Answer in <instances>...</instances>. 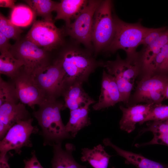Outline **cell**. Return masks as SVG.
Instances as JSON below:
<instances>
[{"label": "cell", "instance_id": "6da1fadb", "mask_svg": "<svg viewBox=\"0 0 168 168\" xmlns=\"http://www.w3.org/2000/svg\"><path fill=\"white\" fill-rule=\"evenodd\" d=\"M74 41L65 43L55 55L54 59L60 65L65 72L64 89L77 83L83 84L97 68L103 67L104 62L95 58L93 53L82 48Z\"/></svg>", "mask_w": 168, "mask_h": 168}, {"label": "cell", "instance_id": "7a4b0ae2", "mask_svg": "<svg viewBox=\"0 0 168 168\" xmlns=\"http://www.w3.org/2000/svg\"><path fill=\"white\" fill-rule=\"evenodd\" d=\"M64 102L57 99L47 100L33 113L41 129L44 145L52 146L65 139L73 138L66 131L62 121L60 111Z\"/></svg>", "mask_w": 168, "mask_h": 168}, {"label": "cell", "instance_id": "3957f363", "mask_svg": "<svg viewBox=\"0 0 168 168\" xmlns=\"http://www.w3.org/2000/svg\"><path fill=\"white\" fill-rule=\"evenodd\" d=\"M103 67L114 76L120 92L122 102L128 106L134 82L143 72L140 52L122 59L118 54L114 60L104 62Z\"/></svg>", "mask_w": 168, "mask_h": 168}, {"label": "cell", "instance_id": "277c9868", "mask_svg": "<svg viewBox=\"0 0 168 168\" xmlns=\"http://www.w3.org/2000/svg\"><path fill=\"white\" fill-rule=\"evenodd\" d=\"M114 31L113 38L104 51L114 53L121 49L127 56L134 55L137 47L142 44L145 37L154 28L144 27L139 22L130 24L113 15Z\"/></svg>", "mask_w": 168, "mask_h": 168}, {"label": "cell", "instance_id": "5b68a950", "mask_svg": "<svg viewBox=\"0 0 168 168\" xmlns=\"http://www.w3.org/2000/svg\"><path fill=\"white\" fill-rule=\"evenodd\" d=\"M135 91L130 96L127 107L141 102L159 104L165 99L168 75L161 72L144 74L140 76Z\"/></svg>", "mask_w": 168, "mask_h": 168}, {"label": "cell", "instance_id": "8992f818", "mask_svg": "<svg viewBox=\"0 0 168 168\" xmlns=\"http://www.w3.org/2000/svg\"><path fill=\"white\" fill-rule=\"evenodd\" d=\"M114 31L112 1H102L93 18L91 39L95 56L104 51L109 45L113 38Z\"/></svg>", "mask_w": 168, "mask_h": 168}, {"label": "cell", "instance_id": "52a82bcc", "mask_svg": "<svg viewBox=\"0 0 168 168\" xmlns=\"http://www.w3.org/2000/svg\"><path fill=\"white\" fill-rule=\"evenodd\" d=\"M102 1L89 0L74 21L63 28L65 35L70 36L76 43L83 44L93 53L91 33L93 18Z\"/></svg>", "mask_w": 168, "mask_h": 168}, {"label": "cell", "instance_id": "ba28073f", "mask_svg": "<svg viewBox=\"0 0 168 168\" xmlns=\"http://www.w3.org/2000/svg\"><path fill=\"white\" fill-rule=\"evenodd\" d=\"M35 82L46 100L57 99L64 89L65 72L60 64L54 59L49 65L33 71Z\"/></svg>", "mask_w": 168, "mask_h": 168}, {"label": "cell", "instance_id": "9c48e42d", "mask_svg": "<svg viewBox=\"0 0 168 168\" xmlns=\"http://www.w3.org/2000/svg\"><path fill=\"white\" fill-rule=\"evenodd\" d=\"M9 51L15 58L23 62L25 67L33 71L49 65L54 60L51 52L39 47L26 36L16 40Z\"/></svg>", "mask_w": 168, "mask_h": 168}, {"label": "cell", "instance_id": "30bf717a", "mask_svg": "<svg viewBox=\"0 0 168 168\" xmlns=\"http://www.w3.org/2000/svg\"><path fill=\"white\" fill-rule=\"evenodd\" d=\"M63 28H57L54 21H35L26 37L39 47L51 52L65 43Z\"/></svg>", "mask_w": 168, "mask_h": 168}, {"label": "cell", "instance_id": "8fae6325", "mask_svg": "<svg viewBox=\"0 0 168 168\" xmlns=\"http://www.w3.org/2000/svg\"><path fill=\"white\" fill-rule=\"evenodd\" d=\"M33 119L19 121L12 127L0 142V157L6 156L8 152L14 150L16 153L21 154L24 147H31L32 144L30 137L37 133L38 128L32 124Z\"/></svg>", "mask_w": 168, "mask_h": 168}, {"label": "cell", "instance_id": "7c38bea8", "mask_svg": "<svg viewBox=\"0 0 168 168\" xmlns=\"http://www.w3.org/2000/svg\"><path fill=\"white\" fill-rule=\"evenodd\" d=\"M11 80L18 97L23 104L34 109L35 105H39L46 100L35 82L33 71L24 66Z\"/></svg>", "mask_w": 168, "mask_h": 168}, {"label": "cell", "instance_id": "4fadbf2b", "mask_svg": "<svg viewBox=\"0 0 168 168\" xmlns=\"http://www.w3.org/2000/svg\"><path fill=\"white\" fill-rule=\"evenodd\" d=\"M31 118L25 105L5 103L0 106V139L2 140L9 129L18 122Z\"/></svg>", "mask_w": 168, "mask_h": 168}, {"label": "cell", "instance_id": "5bb4252c", "mask_svg": "<svg viewBox=\"0 0 168 168\" xmlns=\"http://www.w3.org/2000/svg\"><path fill=\"white\" fill-rule=\"evenodd\" d=\"M120 102H122V97L114 77L104 70L100 93L98 101L92 106L93 110H100Z\"/></svg>", "mask_w": 168, "mask_h": 168}, {"label": "cell", "instance_id": "9a60e30c", "mask_svg": "<svg viewBox=\"0 0 168 168\" xmlns=\"http://www.w3.org/2000/svg\"><path fill=\"white\" fill-rule=\"evenodd\" d=\"M153 104H138L127 107L120 105L122 116L119 122L121 129L128 133L135 129L137 123H140L147 117Z\"/></svg>", "mask_w": 168, "mask_h": 168}, {"label": "cell", "instance_id": "2e32d148", "mask_svg": "<svg viewBox=\"0 0 168 168\" xmlns=\"http://www.w3.org/2000/svg\"><path fill=\"white\" fill-rule=\"evenodd\" d=\"M103 143L105 146L112 147L118 155L124 158L127 164H132L137 168H168V165L151 160L140 154L120 148L112 143L109 138L104 139Z\"/></svg>", "mask_w": 168, "mask_h": 168}, {"label": "cell", "instance_id": "e0dca14e", "mask_svg": "<svg viewBox=\"0 0 168 168\" xmlns=\"http://www.w3.org/2000/svg\"><path fill=\"white\" fill-rule=\"evenodd\" d=\"M54 156L51 161L52 168H86L75 161L72 153L75 150L74 145L70 143L66 144L65 149L62 147V142L54 143Z\"/></svg>", "mask_w": 168, "mask_h": 168}, {"label": "cell", "instance_id": "ac0fdd59", "mask_svg": "<svg viewBox=\"0 0 168 168\" xmlns=\"http://www.w3.org/2000/svg\"><path fill=\"white\" fill-rule=\"evenodd\" d=\"M96 102L93 99L83 106L70 110V118L65 128L72 138L75 137L81 129L91 124L88 116L89 107Z\"/></svg>", "mask_w": 168, "mask_h": 168}, {"label": "cell", "instance_id": "d6986e66", "mask_svg": "<svg viewBox=\"0 0 168 168\" xmlns=\"http://www.w3.org/2000/svg\"><path fill=\"white\" fill-rule=\"evenodd\" d=\"M81 83H75L65 89L61 96L64 100V109L75 110L93 100L85 91Z\"/></svg>", "mask_w": 168, "mask_h": 168}, {"label": "cell", "instance_id": "ffe728a7", "mask_svg": "<svg viewBox=\"0 0 168 168\" xmlns=\"http://www.w3.org/2000/svg\"><path fill=\"white\" fill-rule=\"evenodd\" d=\"M85 0H62L58 2L55 11L57 14L55 20H62L65 26L69 25L75 19L88 2Z\"/></svg>", "mask_w": 168, "mask_h": 168}, {"label": "cell", "instance_id": "44dd1931", "mask_svg": "<svg viewBox=\"0 0 168 168\" xmlns=\"http://www.w3.org/2000/svg\"><path fill=\"white\" fill-rule=\"evenodd\" d=\"M148 131L153 133L152 139L149 142L136 144L135 146L136 147L152 144H161L168 146V120L152 121L148 123L147 127L140 131L139 134Z\"/></svg>", "mask_w": 168, "mask_h": 168}, {"label": "cell", "instance_id": "7402d4cb", "mask_svg": "<svg viewBox=\"0 0 168 168\" xmlns=\"http://www.w3.org/2000/svg\"><path fill=\"white\" fill-rule=\"evenodd\" d=\"M104 148L100 144L92 149L82 148L81 160L88 162L93 168H107L111 156L106 152Z\"/></svg>", "mask_w": 168, "mask_h": 168}, {"label": "cell", "instance_id": "603a6c76", "mask_svg": "<svg viewBox=\"0 0 168 168\" xmlns=\"http://www.w3.org/2000/svg\"><path fill=\"white\" fill-rule=\"evenodd\" d=\"M168 43V28L158 39L150 45L144 47L140 52L143 64L142 73L162 47Z\"/></svg>", "mask_w": 168, "mask_h": 168}, {"label": "cell", "instance_id": "cb8c5ba5", "mask_svg": "<svg viewBox=\"0 0 168 168\" xmlns=\"http://www.w3.org/2000/svg\"><path fill=\"white\" fill-rule=\"evenodd\" d=\"M24 63L15 58L9 51L1 54L0 73L12 79L18 72Z\"/></svg>", "mask_w": 168, "mask_h": 168}, {"label": "cell", "instance_id": "d4e9b609", "mask_svg": "<svg viewBox=\"0 0 168 168\" xmlns=\"http://www.w3.org/2000/svg\"><path fill=\"white\" fill-rule=\"evenodd\" d=\"M35 15L30 7L20 5L16 6L12 9L10 20L18 27H26L34 22Z\"/></svg>", "mask_w": 168, "mask_h": 168}, {"label": "cell", "instance_id": "484cf974", "mask_svg": "<svg viewBox=\"0 0 168 168\" xmlns=\"http://www.w3.org/2000/svg\"><path fill=\"white\" fill-rule=\"evenodd\" d=\"M34 12L35 15L43 20L53 21L52 12L55 11L58 2L51 0H26L24 1Z\"/></svg>", "mask_w": 168, "mask_h": 168}, {"label": "cell", "instance_id": "4316f807", "mask_svg": "<svg viewBox=\"0 0 168 168\" xmlns=\"http://www.w3.org/2000/svg\"><path fill=\"white\" fill-rule=\"evenodd\" d=\"M19 101L13 82H6L0 76V106L5 103H18Z\"/></svg>", "mask_w": 168, "mask_h": 168}, {"label": "cell", "instance_id": "83f0119b", "mask_svg": "<svg viewBox=\"0 0 168 168\" xmlns=\"http://www.w3.org/2000/svg\"><path fill=\"white\" fill-rule=\"evenodd\" d=\"M0 32L9 40L12 39L16 41L21 38L23 31L0 13Z\"/></svg>", "mask_w": 168, "mask_h": 168}, {"label": "cell", "instance_id": "f1b7e54d", "mask_svg": "<svg viewBox=\"0 0 168 168\" xmlns=\"http://www.w3.org/2000/svg\"><path fill=\"white\" fill-rule=\"evenodd\" d=\"M168 120V105L161 104H154L149 114L140 124L150 121H164Z\"/></svg>", "mask_w": 168, "mask_h": 168}, {"label": "cell", "instance_id": "f546056e", "mask_svg": "<svg viewBox=\"0 0 168 168\" xmlns=\"http://www.w3.org/2000/svg\"><path fill=\"white\" fill-rule=\"evenodd\" d=\"M167 29L166 26L158 28H154L144 38L141 44H143L144 47L150 45L154 41L158 39Z\"/></svg>", "mask_w": 168, "mask_h": 168}, {"label": "cell", "instance_id": "4dcf8cb0", "mask_svg": "<svg viewBox=\"0 0 168 168\" xmlns=\"http://www.w3.org/2000/svg\"><path fill=\"white\" fill-rule=\"evenodd\" d=\"M31 155L30 159L24 160L25 165L24 168H44L38 160L35 151L32 152Z\"/></svg>", "mask_w": 168, "mask_h": 168}, {"label": "cell", "instance_id": "1f68e13d", "mask_svg": "<svg viewBox=\"0 0 168 168\" xmlns=\"http://www.w3.org/2000/svg\"><path fill=\"white\" fill-rule=\"evenodd\" d=\"M12 45L10 43L9 39L0 32V51L1 54L9 51Z\"/></svg>", "mask_w": 168, "mask_h": 168}, {"label": "cell", "instance_id": "d6a6232c", "mask_svg": "<svg viewBox=\"0 0 168 168\" xmlns=\"http://www.w3.org/2000/svg\"><path fill=\"white\" fill-rule=\"evenodd\" d=\"M14 0H0L1 7H7L13 9L16 6Z\"/></svg>", "mask_w": 168, "mask_h": 168}, {"label": "cell", "instance_id": "836d02e7", "mask_svg": "<svg viewBox=\"0 0 168 168\" xmlns=\"http://www.w3.org/2000/svg\"><path fill=\"white\" fill-rule=\"evenodd\" d=\"M9 156L7 155L3 157H0V168H10L8 163Z\"/></svg>", "mask_w": 168, "mask_h": 168}, {"label": "cell", "instance_id": "e575fe53", "mask_svg": "<svg viewBox=\"0 0 168 168\" xmlns=\"http://www.w3.org/2000/svg\"><path fill=\"white\" fill-rule=\"evenodd\" d=\"M168 99V83L167 86L165 91V99Z\"/></svg>", "mask_w": 168, "mask_h": 168}]
</instances>
